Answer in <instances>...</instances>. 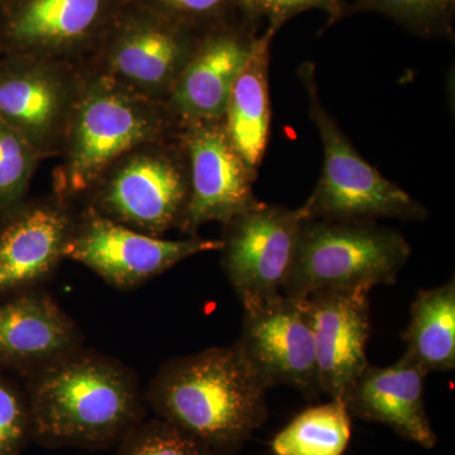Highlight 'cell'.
<instances>
[{
	"instance_id": "29",
	"label": "cell",
	"mask_w": 455,
	"mask_h": 455,
	"mask_svg": "<svg viewBox=\"0 0 455 455\" xmlns=\"http://www.w3.org/2000/svg\"><path fill=\"white\" fill-rule=\"evenodd\" d=\"M3 2H4V0H0V4H2Z\"/></svg>"
},
{
	"instance_id": "26",
	"label": "cell",
	"mask_w": 455,
	"mask_h": 455,
	"mask_svg": "<svg viewBox=\"0 0 455 455\" xmlns=\"http://www.w3.org/2000/svg\"><path fill=\"white\" fill-rule=\"evenodd\" d=\"M147 7L160 12L196 29L229 22L242 16H250L242 8L239 0H139Z\"/></svg>"
},
{
	"instance_id": "21",
	"label": "cell",
	"mask_w": 455,
	"mask_h": 455,
	"mask_svg": "<svg viewBox=\"0 0 455 455\" xmlns=\"http://www.w3.org/2000/svg\"><path fill=\"white\" fill-rule=\"evenodd\" d=\"M352 438V416L343 398L309 407L271 443L275 455H343Z\"/></svg>"
},
{
	"instance_id": "25",
	"label": "cell",
	"mask_w": 455,
	"mask_h": 455,
	"mask_svg": "<svg viewBox=\"0 0 455 455\" xmlns=\"http://www.w3.org/2000/svg\"><path fill=\"white\" fill-rule=\"evenodd\" d=\"M32 440L26 388L0 376V455H20Z\"/></svg>"
},
{
	"instance_id": "16",
	"label": "cell",
	"mask_w": 455,
	"mask_h": 455,
	"mask_svg": "<svg viewBox=\"0 0 455 455\" xmlns=\"http://www.w3.org/2000/svg\"><path fill=\"white\" fill-rule=\"evenodd\" d=\"M371 290L368 286L323 290L307 298L313 317L320 390L331 398L346 396L370 366Z\"/></svg>"
},
{
	"instance_id": "27",
	"label": "cell",
	"mask_w": 455,
	"mask_h": 455,
	"mask_svg": "<svg viewBox=\"0 0 455 455\" xmlns=\"http://www.w3.org/2000/svg\"><path fill=\"white\" fill-rule=\"evenodd\" d=\"M310 9L325 12V29L348 17V3L344 0H251L248 13L260 22L267 20V28L277 33L284 23Z\"/></svg>"
},
{
	"instance_id": "4",
	"label": "cell",
	"mask_w": 455,
	"mask_h": 455,
	"mask_svg": "<svg viewBox=\"0 0 455 455\" xmlns=\"http://www.w3.org/2000/svg\"><path fill=\"white\" fill-rule=\"evenodd\" d=\"M410 254L405 236L376 221L307 220L283 293L394 284Z\"/></svg>"
},
{
	"instance_id": "12",
	"label": "cell",
	"mask_w": 455,
	"mask_h": 455,
	"mask_svg": "<svg viewBox=\"0 0 455 455\" xmlns=\"http://www.w3.org/2000/svg\"><path fill=\"white\" fill-rule=\"evenodd\" d=\"M235 344L268 388L284 385L307 398L322 395L307 298L281 293L244 310L242 335Z\"/></svg>"
},
{
	"instance_id": "6",
	"label": "cell",
	"mask_w": 455,
	"mask_h": 455,
	"mask_svg": "<svg viewBox=\"0 0 455 455\" xmlns=\"http://www.w3.org/2000/svg\"><path fill=\"white\" fill-rule=\"evenodd\" d=\"M190 197V167L181 130L116 161L84 197L108 220L152 236L181 228Z\"/></svg>"
},
{
	"instance_id": "2",
	"label": "cell",
	"mask_w": 455,
	"mask_h": 455,
	"mask_svg": "<svg viewBox=\"0 0 455 455\" xmlns=\"http://www.w3.org/2000/svg\"><path fill=\"white\" fill-rule=\"evenodd\" d=\"M268 390L235 343L167 362L145 401L215 455H235L267 421Z\"/></svg>"
},
{
	"instance_id": "5",
	"label": "cell",
	"mask_w": 455,
	"mask_h": 455,
	"mask_svg": "<svg viewBox=\"0 0 455 455\" xmlns=\"http://www.w3.org/2000/svg\"><path fill=\"white\" fill-rule=\"evenodd\" d=\"M203 33L139 0H124L97 47L79 66L83 73L164 103Z\"/></svg>"
},
{
	"instance_id": "8",
	"label": "cell",
	"mask_w": 455,
	"mask_h": 455,
	"mask_svg": "<svg viewBox=\"0 0 455 455\" xmlns=\"http://www.w3.org/2000/svg\"><path fill=\"white\" fill-rule=\"evenodd\" d=\"M83 71L64 60L5 55L0 60V119L20 132L41 157L61 155Z\"/></svg>"
},
{
	"instance_id": "3",
	"label": "cell",
	"mask_w": 455,
	"mask_h": 455,
	"mask_svg": "<svg viewBox=\"0 0 455 455\" xmlns=\"http://www.w3.org/2000/svg\"><path fill=\"white\" fill-rule=\"evenodd\" d=\"M181 124L163 101L140 97L97 75L83 73L61 164L53 173L55 196L84 199L118 158L137 147L167 139Z\"/></svg>"
},
{
	"instance_id": "17",
	"label": "cell",
	"mask_w": 455,
	"mask_h": 455,
	"mask_svg": "<svg viewBox=\"0 0 455 455\" xmlns=\"http://www.w3.org/2000/svg\"><path fill=\"white\" fill-rule=\"evenodd\" d=\"M82 334L47 292L0 299V368L25 376L82 348Z\"/></svg>"
},
{
	"instance_id": "7",
	"label": "cell",
	"mask_w": 455,
	"mask_h": 455,
	"mask_svg": "<svg viewBox=\"0 0 455 455\" xmlns=\"http://www.w3.org/2000/svg\"><path fill=\"white\" fill-rule=\"evenodd\" d=\"M299 77L307 95L309 116L324 147V166L304 204L309 220L374 221L379 218L421 220L427 209L367 163L320 100L315 65L305 62Z\"/></svg>"
},
{
	"instance_id": "19",
	"label": "cell",
	"mask_w": 455,
	"mask_h": 455,
	"mask_svg": "<svg viewBox=\"0 0 455 455\" xmlns=\"http://www.w3.org/2000/svg\"><path fill=\"white\" fill-rule=\"evenodd\" d=\"M275 35L267 27L260 33L252 55L235 80L224 116L233 145L257 171L265 157L271 128L269 62Z\"/></svg>"
},
{
	"instance_id": "10",
	"label": "cell",
	"mask_w": 455,
	"mask_h": 455,
	"mask_svg": "<svg viewBox=\"0 0 455 455\" xmlns=\"http://www.w3.org/2000/svg\"><path fill=\"white\" fill-rule=\"evenodd\" d=\"M221 247L220 239L193 235L182 241H166L143 235L85 206L77 214L65 259L82 263L114 287L131 290L160 276L181 260Z\"/></svg>"
},
{
	"instance_id": "1",
	"label": "cell",
	"mask_w": 455,
	"mask_h": 455,
	"mask_svg": "<svg viewBox=\"0 0 455 455\" xmlns=\"http://www.w3.org/2000/svg\"><path fill=\"white\" fill-rule=\"evenodd\" d=\"M26 392L32 440L42 447H116L146 419L136 374L92 350H75L27 377Z\"/></svg>"
},
{
	"instance_id": "24",
	"label": "cell",
	"mask_w": 455,
	"mask_h": 455,
	"mask_svg": "<svg viewBox=\"0 0 455 455\" xmlns=\"http://www.w3.org/2000/svg\"><path fill=\"white\" fill-rule=\"evenodd\" d=\"M116 448V455H215L194 436L156 416L134 427Z\"/></svg>"
},
{
	"instance_id": "22",
	"label": "cell",
	"mask_w": 455,
	"mask_h": 455,
	"mask_svg": "<svg viewBox=\"0 0 455 455\" xmlns=\"http://www.w3.org/2000/svg\"><path fill=\"white\" fill-rule=\"evenodd\" d=\"M364 12L385 14L423 37L454 38L455 0H355L347 14Z\"/></svg>"
},
{
	"instance_id": "13",
	"label": "cell",
	"mask_w": 455,
	"mask_h": 455,
	"mask_svg": "<svg viewBox=\"0 0 455 455\" xmlns=\"http://www.w3.org/2000/svg\"><path fill=\"white\" fill-rule=\"evenodd\" d=\"M181 140L190 167V197L182 233L190 236L204 224H226L260 203L253 193L259 171L252 169L228 134L224 119L182 125Z\"/></svg>"
},
{
	"instance_id": "14",
	"label": "cell",
	"mask_w": 455,
	"mask_h": 455,
	"mask_svg": "<svg viewBox=\"0 0 455 455\" xmlns=\"http://www.w3.org/2000/svg\"><path fill=\"white\" fill-rule=\"evenodd\" d=\"M262 23L242 16L204 31L164 101L181 127L224 119L230 92L253 53Z\"/></svg>"
},
{
	"instance_id": "11",
	"label": "cell",
	"mask_w": 455,
	"mask_h": 455,
	"mask_svg": "<svg viewBox=\"0 0 455 455\" xmlns=\"http://www.w3.org/2000/svg\"><path fill=\"white\" fill-rule=\"evenodd\" d=\"M124 0H4L0 53L82 64Z\"/></svg>"
},
{
	"instance_id": "18",
	"label": "cell",
	"mask_w": 455,
	"mask_h": 455,
	"mask_svg": "<svg viewBox=\"0 0 455 455\" xmlns=\"http://www.w3.org/2000/svg\"><path fill=\"white\" fill-rule=\"evenodd\" d=\"M427 371L403 355L388 367L368 366L343 397L352 418L383 424L409 442L435 448L438 435L425 409Z\"/></svg>"
},
{
	"instance_id": "9",
	"label": "cell",
	"mask_w": 455,
	"mask_h": 455,
	"mask_svg": "<svg viewBox=\"0 0 455 455\" xmlns=\"http://www.w3.org/2000/svg\"><path fill=\"white\" fill-rule=\"evenodd\" d=\"M307 220L304 206L260 202L223 224L221 266L244 310L283 293Z\"/></svg>"
},
{
	"instance_id": "20",
	"label": "cell",
	"mask_w": 455,
	"mask_h": 455,
	"mask_svg": "<svg viewBox=\"0 0 455 455\" xmlns=\"http://www.w3.org/2000/svg\"><path fill=\"white\" fill-rule=\"evenodd\" d=\"M409 326L403 334L407 357L427 373L455 367V281L420 290L412 301Z\"/></svg>"
},
{
	"instance_id": "23",
	"label": "cell",
	"mask_w": 455,
	"mask_h": 455,
	"mask_svg": "<svg viewBox=\"0 0 455 455\" xmlns=\"http://www.w3.org/2000/svg\"><path fill=\"white\" fill-rule=\"evenodd\" d=\"M44 158L17 130L0 119V217L28 199L29 185Z\"/></svg>"
},
{
	"instance_id": "28",
	"label": "cell",
	"mask_w": 455,
	"mask_h": 455,
	"mask_svg": "<svg viewBox=\"0 0 455 455\" xmlns=\"http://www.w3.org/2000/svg\"><path fill=\"white\" fill-rule=\"evenodd\" d=\"M239 3H241L242 8H243V11L245 13H248V7H250L251 0H239ZM250 14V13H248ZM251 16V14H250Z\"/></svg>"
},
{
	"instance_id": "15",
	"label": "cell",
	"mask_w": 455,
	"mask_h": 455,
	"mask_svg": "<svg viewBox=\"0 0 455 455\" xmlns=\"http://www.w3.org/2000/svg\"><path fill=\"white\" fill-rule=\"evenodd\" d=\"M77 214L59 197L29 200L0 217V299L38 289L65 259Z\"/></svg>"
}]
</instances>
